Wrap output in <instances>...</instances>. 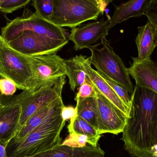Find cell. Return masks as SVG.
Returning <instances> with one entry per match:
<instances>
[{"instance_id":"52a82bcc","label":"cell","mask_w":157,"mask_h":157,"mask_svg":"<svg viewBox=\"0 0 157 157\" xmlns=\"http://www.w3.org/2000/svg\"><path fill=\"white\" fill-rule=\"evenodd\" d=\"M51 22L60 27L73 28L101 13L97 5L88 0H53Z\"/></svg>"},{"instance_id":"83f0119b","label":"cell","mask_w":157,"mask_h":157,"mask_svg":"<svg viewBox=\"0 0 157 157\" xmlns=\"http://www.w3.org/2000/svg\"><path fill=\"white\" fill-rule=\"evenodd\" d=\"M144 15L153 24L157 23V0H152L146 10Z\"/></svg>"},{"instance_id":"44dd1931","label":"cell","mask_w":157,"mask_h":157,"mask_svg":"<svg viewBox=\"0 0 157 157\" xmlns=\"http://www.w3.org/2000/svg\"><path fill=\"white\" fill-rule=\"evenodd\" d=\"M76 109L77 116L89 123L97 130L98 107L96 96L77 102Z\"/></svg>"},{"instance_id":"9a60e30c","label":"cell","mask_w":157,"mask_h":157,"mask_svg":"<svg viewBox=\"0 0 157 157\" xmlns=\"http://www.w3.org/2000/svg\"><path fill=\"white\" fill-rule=\"evenodd\" d=\"M27 157H105V152L99 144L97 147L88 144L76 147L59 144L48 150Z\"/></svg>"},{"instance_id":"7402d4cb","label":"cell","mask_w":157,"mask_h":157,"mask_svg":"<svg viewBox=\"0 0 157 157\" xmlns=\"http://www.w3.org/2000/svg\"><path fill=\"white\" fill-rule=\"evenodd\" d=\"M36 13L40 17L51 22L53 9V0H32Z\"/></svg>"},{"instance_id":"7c38bea8","label":"cell","mask_w":157,"mask_h":157,"mask_svg":"<svg viewBox=\"0 0 157 157\" xmlns=\"http://www.w3.org/2000/svg\"><path fill=\"white\" fill-rule=\"evenodd\" d=\"M81 63L92 86L129 118L131 109L119 98L99 73L91 67L90 57L86 58V56L81 55Z\"/></svg>"},{"instance_id":"f546056e","label":"cell","mask_w":157,"mask_h":157,"mask_svg":"<svg viewBox=\"0 0 157 157\" xmlns=\"http://www.w3.org/2000/svg\"><path fill=\"white\" fill-rule=\"evenodd\" d=\"M100 9L101 14H103L107 6L112 3L113 0H95Z\"/></svg>"},{"instance_id":"1f68e13d","label":"cell","mask_w":157,"mask_h":157,"mask_svg":"<svg viewBox=\"0 0 157 157\" xmlns=\"http://www.w3.org/2000/svg\"><path fill=\"white\" fill-rule=\"evenodd\" d=\"M7 146L0 144V157H8L6 153Z\"/></svg>"},{"instance_id":"484cf974","label":"cell","mask_w":157,"mask_h":157,"mask_svg":"<svg viewBox=\"0 0 157 157\" xmlns=\"http://www.w3.org/2000/svg\"><path fill=\"white\" fill-rule=\"evenodd\" d=\"M87 141V136H86L71 132L62 144L73 147H81L86 145Z\"/></svg>"},{"instance_id":"ffe728a7","label":"cell","mask_w":157,"mask_h":157,"mask_svg":"<svg viewBox=\"0 0 157 157\" xmlns=\"http://www.w3.org/2000/svg\"><path fill=\"white\" fill-rule=\"evenodd\" d=\"M69 132L83 135L87 136V144L94 147L98 145L101 135L98 130L89 123L76 115L71 120L68 126Z\"/></svg>"},{"instance_id":"836d02e7","label":"cell","mask_w":157,"mask_h":157,"mask_svg":"<svg viewBox=\"0 0 157 157\" xmlns=\"http://www.w3.org/2000/svg\"><path fill=\"white\" fill-rule=\"evenodd\" d=\"M88 1H90V2H91L95 4L98 5L97 2H96L95 1V0H88Z\"/></svg>"},{"instance_id":"e0dca14e","label":"cell","mask_w":157,"mask_h":157,"mask_svg":"<svg viewBox=\"0 0 157 157\" xmlns=\"http://www.w3.org/2000/svg\"><path fill=\"white\" fill-rule=\"evenodd\" d=\"M138 35L136 43L138 50L137 59L145 61L151 59L157 47V32L156 27L150 21L143 26L138 27Z\"/></svg>"},{"instance_id":"5b68a950","label":"cell","mask_w":157,"mask_h":157,"mask_svg":"<svg viewBox=\"0 0 157 157\" xmlns=\"http://www.w3.org/2000/svg\"><path fill=\"white\" fill-rule=\"evenodd\" d=\"M0 75L15 84L17 88L30 90L34 86V73L27 56L0 43Z\"/></svg>"},{"instance_id":"8d00e7d4","label":"cell","mask_w":157,"mask_h":157,"mask_svg":"<svg viewBox=\"0 0 157 157\" xmlns=\"http://www.w3.org/2000/svg\"><path fill=\"white\" fill-rule=\"evenodd\" d=\"M153 25H155V26L156 27V28L157 32V23H156V24H153Z\"/></svg>"},{"instance_id":"603a6c76","label":"cell","mask_w":157,"mask_h":157,"mask_svg":"<svg viewBox=\"0 0 157 157\" xmlns=\"http://www.w3.org/2000/svg\"><path fill=\"white\" fill-rule=\"evenodd\" d=\"M99 74L110 86L111 87L119 96V98L125 103V105L131 109V105H132V97L131 95H130L129 92L124 88L118 85L117 83L105 76L103 74L100 73H99Z\"/></svg>"},{"instance_id":"277c9868","label":"cell","mask_w":157,"mask_h":157,"mask_svg":"<svg viewBox=\"0 0 157 157\" xmlns=\"http://www.w3.org/2000/svg\"><path fill=\"white\" fill-rule=\"evenodd\" d=\"M25 31H32L52 39L68 40L62 28L27 9L22 16L12 20L2 28L1 35L4 41L7 43Z\"/></svg>"},{"instance_id":"e575fe53","label":"cell","mask_w":157,"mask_h":157,"mask_svg":"<svg viewBox=\"0 0 157 157\" xmlns=\"http://www.w3.org/2000/svg\"><path fill=\"white\" fill-rule=\"evenodd\" d=\"M3 40L2 38L1 35H0V43H1L2 41Z\"/></svg>"},{"instance_id":"4fadbf2b","label":"cell","mask_w":157,"mask_h":157,"mask_svg":"<svg viewBox=\"0 0 157 157\" xmlns=\"http://www.w3.org/2000/svg\"><path fill=\"white\" fill-rule=\"evenodd\" d=\"M21 112V107L17 103H4L0 107V144L7 146L16 135Z\"/></svg>"},{"instance_id":"30bf717a","label":"cell","mask_w":157,"mask_h":157,"mask_svg":"<svg viewBox=\"0 0 157 157\" xmlns=\"http://www.w3.org/2000/svg\"><path fill=\"white\" fill-rule=\"evenodd\" d=\"M94 89L98 102V132L100 135L111 133L116 135L122 132L128 117L95 87Z\"/></svg>"},{"instance_id":"3957f363","label":"cell","mask_w":157,"mask_h":157,"mask_svg":"<svg viewBox=\"0 0 157 157\" xmlns=\"http://www.w3.org/2000/svg\"><path fill=\"white\" fill-rule=\"evenodd\" d=\"M101 40L102 47L100 48H98V46L101 43L88 48L91 52L90 57L91 64L96 68L97 71L103 74L124 88L132 95L134 87L131 81L128 68L114 52L106 37H103Z\"/></svg>"},{"instance_id":"d6986e66","label":"cell","mask_w":157,"mask_h":157,"mask_svg":"<svg viewBox=\"0 0 157 157\" xmlns=\"http://www.w3.org/2000/svg\"><path fill=\"white\" fill-rule=\"evenodd\" d=\"M64 64L71 89L75 91V89L85 83L88 78L81 65V55H76L71 59H64Z\"/></svg>"},{"instance_id":"d590c367","label":"cell","mask_w":157,"mask_h":157,"mask_svg":"<svg viewBox=\"0 0 157 157\" xmlns=\"http://www.w3.org/2000/svg\"><path fill=\"white\" fill-rule=\"evenodd\" d=\"M5 0H0V5L2 4V3Z\"/></svg>"},{"instance_id":"5bb4252c","label":"cell","mask_w":157,"mask_h":157,"mask_svg":"<svg viewBox=\"0 0 157 157\" xmlns=\"http://www.w3.org/2000/svg\"><path fill=\"white\" fill-rule=\"evenodd\" d=\"M133 62L128 71L136 85L153 90L157 94V62L151 59L140 61L132 58Z\"/></svg>"},{"instance_id":"2e32d148","label":"cell","mask_w":157,"mask_h":157,"mask_svg":"<svg viewBox=\"0 0 157 157\" xmlns=\"http://www.w3.org/2000/svg\"><path fill=\"white\" fill-rule=\"evenodd\" d=\"M64 105L62 98H59L34 113L21 127L10 142H17L25 138L30 132L40 125L47 118L62 111Z\"/></svg>"},{"instance_id":"8992f818","label":"cell","mask_w":157,"mask_h":157,"mask_svg":"<svg viewBox=\"0 0 157 157\" xmlns=\"http://www.w3.org/2000/svg\"><path fill=\"white\" fill-rule=\"evenodd\" d=\"M65 78L66 76H63L58 82L44 85L35 91L23 90L11 101L5 102L17 103L21 107L18 131L34 113L62 97V93L66 82Z\"/></svg>"},{"instance_id":"d6a6232c","label":"cell","mask_w":157,"mask_h":157,"mask_svg":"<svg viewBox=\"0 0 157 157\" xmlns=\"http://www.w3.org/2000/svg\"><path fill=\"white\" fill-rule=\"evenodd\" d=\"M2 76L0 75V78H2ZM4 96H3L2 94L1 91H0V107L3 104L4 102L5 98Z\"/></svg>"},{"instance_id":"ba28073f","label":"cell","mask_w":157,"mask_h":157,"mask_svg":"<svg viewBox=\"0 0 157 157\" xmlns=\"http://www.w3.org/2000/svg\"><path fill=\"white\" fill-rule=\"evenodd\" d=\"M68 41V40L52 39L42 36L32 31H25L6 44L23 55L36 56L56 54Z\"/></svg>"},{"instance_id":"9c48e42d","label":"cell","mask_w":157,"mask_h":157,"mask_svg":"<svg viewBox=\"0 0 157 157\" xmlns=\"http://www.w3.org/2000/svg\"><path fill=\"white\" fill-rule=\"evenodd\" d=\"M34 73V86L29 91H33L44 85L58 82L66 76L64 59L57 54L27 56Z\"/></svg>"},{"instance_id":"8fae6325","label":"cell","mask_w":157,"mask_h":157,"mask_svg":"<svg viewBox=\"0 0 157 157\" xmlns=\"http://www.w3.org/2000/svg\"><path fill=\"white\" fill-rule=\"evenodd\" d=\"M110 20L101 19L80 27L72 28L69 39L74 44V50H80L95 46V44L109 34Z\"/></svg>"},{"instance_id":"d4e9b609","label":"cell","mask_w":157,"mask_h":157,"mask_svg":"<svg viewBox=\"0 0 157 157\" xmlns=\"http://www.w3.org/2000/svg\"><path fill=\"white\" fill-rule=\"evenodd\" d=\"M78 92L75 98L76 102L96 96V90L92 84L90 82L88 78H87L85 83L78 88Z\"/></svg>"},{"instance_id":"7a4b0ae2","label":"cell","mask_w":157,"mask_h":157,"mask_svg":"<svg viewBox=\"0 0 157 157\" xmlns=\"http://www.w3.org/2000/svg\"><path fill=\"white\" fill-rule=\"evenodd\" d=\"M61 113L47 118L22 140L9 142L6 147L7 156H31L61 144L60 134L66 122Z\"/></svg>"},{"instance_id":"4316f807","label":"cell","mask_w":157,"mask_h":157,"mask_svg":"<svg viewBox=\"0 0 157 157\" xmlns=\"http://www.w3.org/2000/svg\"><path fill=\"white\" fill-rule=\"evenodd\" d=\"M17 88L15 84L10 79L3 77L0 78V91L4 97L13 95Z\"/></svg>"},{"instance_id":"cb8c5ba5","label":"cell","mask_w":157,"mask_h":157,"mask_svg":"<svg viewBox=\"0 0 157 157\" xmlns=\"http://www.w3.org/2000/svg\"><path fill=\"white\" fill-rule=\"evenodd\" d=\"M32 0H5L0 5V12L10 13L29 3Z\"/></svg>"},{"instance_id":"ac0fdd59","label":"cell","mask_w":157,"mask_h":157,"mask_svg":"<svg viewBox=\"0 0 157 157\" xmlns=\"http://www.w3.org/2000/svg\"><path fill=\"white\" fill-rule=\"evenodd\" d=\"M152 0H129L115 7L110 19L109 29L132 17H137L144 14L146 10Z\"/></svg>"},{"instance_id":"4dcf8cb0","label":"cell","mask_w":157,"mask_h":157,"mask_svg":"<svg viewBox=\"0 0 157 157\" xmlns=\"http://www.w3.org/2000/svg\"><path fill=\"white\" fill-rule=\"evenodd\" d=\"M153 157H157V123L154 135V142L152 149Z\"/></svg>"},{"instance_id":"6da1fadb","label":"cell","mask_w":157,"mask_h":157,"mask_svg":"<svg viewBox=\"0 0 157 157\" xmlns=\"http://www.w3.org/2000/svg\"><path fill=\"white\" fill-rule=\"evenodd\" d=\"M131 97L130 116L121 139L131 156L153 157L152 149L157 123V94L136 85Z\"/></svg>"},{"instance_id":"f1b7e54d","label":"cell","mask_w":157,"mask_h":157,"mask_svg":"<svg viewBox=\"0 0 157 157\" xmlns=\"http://www.w3.org/2000/svg\"><path fill=\"white\" fill-rule=\"evenodd\" d=\"M62 117L65 121L71 120L77 115L76 108L72 106H65L63 108Z\"/></svg>"}]
</instances>
